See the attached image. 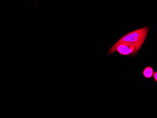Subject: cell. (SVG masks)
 I'll list each match as a JSON object with an SVG mask.
<instances>
[{
    "mask_svg": "<svg viewBox=\"0 0 157 118\" xmlns=\"http://www.w3.org/2000/svg\"><path fill=\"white\" fill-rule=\"evenodd\" d=\"M153 76L154 80L157 82V72H154V74H153Z\"/></svg>",
    "mask_w": 157,
    "mask_h": 118,
    "instance_id": "obj_4",
    "label": "cell"
},
{
    "mask_svg": "<svg viewBox=\"0 0 157 118\" xmlns=\"http://www.w3.org/2000/svg\"><path fill=\"white\" fill-rule=\"evenodd\" d=\"M154 71L153 68L151 67H147L144 68L143 74L144 76L147 79H150L153 76Z\"/></svg>",
    "mask_w": 157,
    "mask_h": 118,
    "instance_id": "obj_3",
    "label": "cell"
},
{
    "mask_svg": "<svg viewBox=\"0 0 157 118\" xmlns=\"http://www.w3.org/2000/svg\"><path fill=\"white\" fill-rule=\"evenodd\" d=\"M135 46L131 43L123 42L117 45L113 50L108 52V55L113 54L116 51L123 55H128L132 54L135 51Z\"/></svg>",
    "mask_w": 157,
    "mask_h": 118,
    "instance_id": "obj_2",
    "label": "cell"
},
{
    "mask_svg": "<svg viewBox=\"0 0 157 118\" xmlns=\"http://www.w3.org/2000/svg\"><path fill=\"white\" fill-rule=\"evenodd\" d=\"M149 30V27L146 26L133 31L126 34L115 43V44L110 48L108 52H111V51L113 50L114 48L120 43L127 42L133 44L135 46V51L131 56V57H133L137 53L144 44L148 35Z\"/></svg>",
    "mask_w": 157,
    "mask_h": 118,
    "instance_id": "obj_1",
    "label": "cell"
}]
</instances>
